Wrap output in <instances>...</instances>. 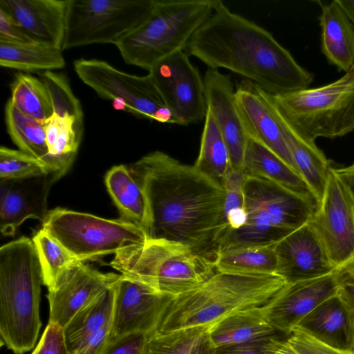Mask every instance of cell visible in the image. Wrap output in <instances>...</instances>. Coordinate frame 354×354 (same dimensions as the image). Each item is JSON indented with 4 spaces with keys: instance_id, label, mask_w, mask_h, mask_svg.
Returning a JSON list of instances; mask_svg holds the SVG:
<instances>
[{
    "instance_id": "4dcf8cb0",
    "label": "cell",
    "mask_w": 354,
    "mask_h": 354,
    "mask_svg": "<svg viewBox=\"0 0 354 354\" xmlns=\"http://www.w3.org/2000/svg\"><path fill=\"white\" fill-rule=\"evenodd\" d=\"M66 62L61 49L37 42L0 40V66L25 72L61 69Z\"/></svg>"
},
{
    "instance_id": "816d5d0a",
    "label": "cell",
    "mask_w": 354,
    "mask_h": 354,
    "mask_svg": "<svg viewBox=\"0 0 354 354\" xmlns=\"http://www.w3.org/2000/svg\"><path fill=\"white\" fill-rule=\"evenodd\" d=\"M340 270L354 276V258Z\"/></svg>"
},
{
    "instance_id": "44dd1931",
    "label": "cell",
    "mask_w": 354,
    "mask_h": 354,
    "mask_svg": "<svg viewBox=\"0 0 354 354\" xmlns=\"http://www.w3.org/2000/svg\"><path fill=\"white\" fill-rule=\"evenodd\" d=\"M322 52L339 71L354 67V25L337 0L321 5Z\"/></svg>"
},
{
    "instance_id": "ee69618b",
    "label": "cell",
    "mask_w": 354,
    "mask_h": 354,
    "mask_svg": "<svg viewBox=\"0 0 354 354\" xmlns=\"http://www.w3.org/2000/svg\"><path fill=\"white\" fill-rule=\"evenodd\" d=\"M283 334L286 333L279 332L254 342L215 347L214 354H263L271 341Z\"/></svg>"
},
{
    "instance_id": "603a6c76",
    "label": "cell",
    "mask_w": 354,
    "mask_h": 354,
    "mask_svg": "<svg viewBox=\"0 0 354 354\" xmlns=\"http://www.w3.org/2000/svg\"><path fill=\"white\" fill-rule=\"evenodd\" d=\"M22 183V180H0V230L4 236H14L28 218L42 222L48 212L47 189L37 193Z\"/></svg>"
},
{
    "instance_id": "9c48e42d",
    "label": "cell",
    "mask_w": 354,
    "mask_h": 354,
    "mask_svg": "<svg viewBox=\"0 0 354 354\" xmlns=\"http://www.w3.org/2000/svg\"><path fill=\"white\" fill-rule=\"evenodd\" d=\"M41 228L82 262L115 255L149 239L144 229L122 218L107 219L59 207L47 212Z\"/></svg>"
},
{
    "instance_id": "7a4b0ae2",
    "label": "cell",
    "mask_w": 354,
    "mask_h": 354,
    "mask_svg": "<svg viewBox=\"0 0 354 354\" xmlns=\"http://www.w3.org/2000/svg\"><path fill=\"white\" fill-rule=\"evenodd\" d=\"M185 50L209 68L229 70L272 95L307 88L314 79L270 32L221 0Z\"/></svg>"
},
{
    "instance_id": "f546056e",
    "label": "cell",
    "mask_w": 354,
    "mask_h": 354,
    "mask_svg": "<svg viewBox=\"0 0 354 354\" xmlns=\"http://www.w3.org/2000/svg\"><path fill=\"white\" fill-rule=\"evenodd\" d=\"M115 283L82 307L64 328L70 354H75L93 335L112 322Z\"/></svg>"
},
{
    "instance_id": "681fc988",
    "label": "cell",
    "mask_w": 354,
    "mask_h": 354,
    "mask_svg": "<svg viewBox=\"0 0 354 354\" xmlns=\"http://www.w3.org/2000/svg\"><path fill=\"white\" fill-rule=\"evenodd\" d=\"M334 168L335 171L349 185L354 194V160L348 166Z\"/></svg>"
},
{
    "instance_id": "cb8c5ba5",
    "label": "cell",
    "mask_w": 354,
    "mask_h": 354,
    "mask_svg": "<svg viewBox=\"0 0 354 354\" xmlns=\"http://www.w3.org/2000/svg\"><path fill=\"white\" fill-rule=\"evenodd\" d=\"M293 329L304 332L332 347L348 351V316L338 294L317 306Z\"/></svg>"
},
{
    "instance_id": "ba28073f",
    "label": "cell",
    "mask_w": 354,
    "mask_h": 354,
    "mask_svg": "<svg viewBox=\"0 0 354 354\" xmlns=\"http://www.w3.org/2000/svg\"><path fill=\"white\" fill-rule=\"evenodd\" d=\"M270 95L281 118L306 140L354 131V67L324 86Z\"/></svg>"
},
{
    "instance_id": "277c9868",
    "label": "cell",
    "mask_w": 354,
    "mask_h": 354,
    "mask_svg": "<svg viewBox=\"0 0 354 354\" xmlns=\"http://www.w3.org/2000/svg\"><path fill=\"white\" fill-rule=\"evenodd\" d=\"M42 270L32 239L0 248V342L15 354L32 350L39 337Z\"/></svg>"
},
{
    "instance_id": "4316f807",
    "label": "cell",
    "mask_w": 354,
    "mask_h": 354,
    "mask_svg": "<svg viewBox=\"0 0 354 354\" xmlns=\"http://www.w3.org/2000/svg\"><path fill=\"white\" fill-rule=\"evenodd\" d=\"M278 333L268 322L263 306L235 312L209 330L215 347L254 342Z\"/></svg>"
},
{
    "instance_id": "f6af8a7d",
    "label": "cell",
    "mask_w": 354,
    "mask_h": 354,
    "mask_svg": "<svg viewBox=\"0 0 354 354\" xmlns=\"http://www.w3.org/2000/svg\"><path fill=\"white\" fill-rule=\"evenodd\" d=\"M0 40L34 42L15 19L2 9H0Z\"/></svg>"
},
{
    "instance_id": "1f68e13d",
    "label": "cell",
    "mask_w": 354,
    "mask_h": 354,
    "mask_svg": "<svg viewBox=\"0 0 354 354\" xmlns=\"http://www.w3.org/2000/svg\"><path fill=\"white\" fill-rule=\"evenodd\" d=\"M45 123L46 142L55 160L60 177L66 174L77 153L83 133V124L73 116L53 115Z\"/></svg>"
},
{
    "instance_id": "7402d4cb",
    "label": "cell",
    "mask_w": 354,
    "mask_h": 354,
    "mask_svg": "<svg viewBox=\"0 0 354 354\" xmlns=\"http://www.w3.org/2000/svg\"><path fill=\"white\" fill-rule=\"evenodd\" d=\"M243 169L245 175L265 178L319 205L304 180L271 150L249 138Z\"/></svg>"
},
{
    "instance_id": "74e56055",
    "label": "cell",
    "mask_w": 354,
    "mask_h": 354,
    "mask_svg": "<svg viewBox=\"0 0 354 354\" xmlns=\"http://www.w3.org/2000/svg\"><path fill=\"white\" fill-rule=\"evenodd\" d=\"M211 326H194L167 334L153 333L148 339L145 354H187Z\"/></svg>"
},
{
    "instance_id": "d4e9b609",
    "label": "cell",
    "mask_w": 354,
    "mask_h": 354,
    "mask_svg": "<svg viewBox=\"0 0 354 354\" xmlns=\"http://www.w3.org/2000/svg\"><path fill=\"white\" fill-rule=\"evenodd\" d=\"M107 190L122 218L144 229L149 226V213L144 190L129 166L111 167L105 176Z\"/></svg>"
},
{
    "instance_id": "f907efd6",
    "label": "cell",
    "mask_w": 354,
    "mask_h": 354,
    "mask_svg": "<svg viewBox=\"0 0 354 354\" xmlns=\"http://www.w3.org/2000/svg\"><path fill=\"white\" fill-rule=\"evenodd\" d=\"M354 25V0H337Z\"/></svg>"
},
{
    "instance_id": "ac0fdd59",
    "label": "cell",
    "mask_w": 354,
    "mask_h": 354,
    "mask_svg": "<svg viewBox=\"0 0 354 354\" xmlns=\"http://www.w3.org/2000/svg\"><path fill=\"white\" fill-rule=\"evenodd\" d=\"M274 250L275 274L286 283L323 277L339 270L308 222L277 242Z\"/></svg>"
},
{
    "instance_id": "8d00e7d4",
    "label": "cell",
    "mask_w": 354,
    "mask_h": 354,
    "mask_svg": "<svg viewBox=\"0 0 354 354\" xmlns=\"http://www.w3.org/2000/svg\"><path fill=\"white\" fill-rule=\"evenodd\" d=\"M49 174L47 167L34 157L20 150L1 147L0 180H19Z\"/></svg>"
},
{
    "instance_id": "f35d334b",
    "label": "cell",
    "mask_w": 354,
    "mask_h": 354,
    "mask_svg": "<svg viewBox=\"0 0 354 354\" xmlns=\"http://www.w3.org/2000/svg\"><path fill=\"white\" fill-rule=\"evenodd\" d=\"M51 97L54 113L73 116L83 124V111L79 100L73 94L66 78L51 71L39 73Z\"/></svg>"
},
{
    "instance_id": "5b68a950",
    "label": "cell",
    "mask_w": 354,
    "mask_h": 354,
    "mask_svg": "<svg viewBox=\"0 0 354 354\" xmlns=\"http://www.w3.org/2000/svg\"><path fill=\"white\" fill-rule=\"evenodd\" d=\"M214 4V0H155L148 17L115 46L127 64L149 71L165 57L185 50Z\"/></svg>"
},
{
    "instance_id": "7c38bea8",
    "label": "cell",
    "mask_w": 354,
    "mask_h": 354,
    "mask_svg": "<svg viewBox=\"0 0 354 354\" xmlns=\"http://www.w3.org/2000/svg\"><path fill=\"white\" fill-rule=\"evenodd\" d=\"M308 223L337 269L354 258V194L333 167L322 198Z\"/></svg>"
},
{
    "instance_id": "c3c4849f",
    "label": "cell",
    "mask_w": 354,
    "mask_h": 354,
    "mask_svg": "<svg viewBox=\"0 0 354 354\" xmlns=\"http://www.w3.org/2000/svg\"><path fill=\"white\" fill-rule=\"evenodd\" d=\"M209 330L198 338L187 354H214L215 346L210 339Z\"/></svg>"
},
{
    "instance_id": "7dc6e473",
    "label": "cell",
    "mask_w": 354,
    "mask_h": 354,
    "mask_svg": "<svg viewBox=\"0 0 354 354\" xmlns=\"http://www.w3.org/2000/svg\"><path fill=\"white\" fill-rule=\"evenodd\" d=\"M290 335L283 334L274 338L263 354H298L288 342Z\"/></svg>"
},
{
    "instance_id": "e0dca14e",
    "label": "cell",
    "mask_w": 354,
    "mask_h": 354,
    "mask_svg": "<svg viewBox=\"0 0 354 354\" xmlns=\"http://www.w3.org/2000/svg\"><path fill=\"white\" fill-rule=\"evenodd\" d=\"M339 270L317 278L286 283L263 306L266 317L277 331L290 334L310 312L338 292Z\"/></svg>"
},
{
    "instance_id": "9a60e30c",
    "label": "cell",
    "mask_w": 354,
    "mask_h": 354,
    "mask_svg": "<svg viewBox=\"0 0 354 354\" xmlns=\"http://www.w3.org/2000/svg\"><path fill=\"white\" fill-rule=\"evenodd\" d=\"M120 277L101 272L75 260L48 290V322L64 328L82 307L113 286Z\"/></svg>"
},
{
    "instance_id": "d6986e66",
    "label": "cell",
    "mask_w": 354,
    "mask_h": 354,
    "mask_svg": "<svg viewBox=\"0 0 354 354\" xmlns=\"http://www.w3.org/2000/svg\"><path fill=\"white\" fill-rule=\"evenodd\" d=\"M203 81L207 109L212 113L225 140L232 169H243L249 138L236 106L233 82L228 75L209 68Z\"/></svg>"
},
{
    "instance_id": "bcb514c9",
    "label": "cell",
    "mask_w": 354,
    "mask_h": 354,
    "mask_svg": "<svg viewBox=\"0 0 354 354\" xmlns=\"http://www.w3.org/2000/svg\"><path fill=\"white\" fill-rule=\"evenodd\" d=\"M111 323L93 335L75 354H102L111 339Z\"/></svg>"
},
{
    "instance_id": "3957f363",
    "label": "cell",
    "mask_w": 354,
    "mask_h": 354,
    "mask_svg": "<svg viewBox=\"0 0 354 354\" xmlns=\"http://www.w3.org/2000/svg\"><path fill=\"white\" fill-rule=\"evenodd\" d=\"M286 285L277 274L216 271L196 289L174 297L154 333L212 325L235 312L266 305Z\"/></svg>"
},
{
    "instance_id": "836d02e7",
    "label": "cell",
    "mask_w": 354,
    "mask_h": 354,
    "mask_svg": "<svg viewBox=\"0 0 354 354\" xmlns=\"http://www.w3.org/2000/svg\"><path fill=\"white\" fill-rule=\"evenodd\" d=\"M10 99L21 112L41 122H44L54 113L46 86L31 75L19 73L15 75Z\"/></svg>"
},
{
    "instance_id": "ab89813d",
    "label": "cell",
    "mask_w": 354,
    "mask_h": 354,
    "mask_svg": "<svg viewBox=\"0 0 354 354\" xmlns=\"http://www.w3.org/2000/svg\"><path fill=\"white\" fill-rule=\"evenodd\" d=\"M288 342L298 354H352L332 347L297 329L292 330Z\"/></svg>"
},
{
    "instance_id": "6da1fadb",
    "label": "cell",
    "mask_w": 354,
    "mask_h": 354,
    "mask_svg": "<svg viewBox=\"0 0 354 354\" xmlns=\"http://www.w3.org/2000/svg\"><path fill=\"white\" fill-rule=\"evenodd\" d=\"M129 167L147 198L149 238L183 243L213 260L223 230V185L160 151Z\"/></svg>"
},
{
    "instance_id": "8992f818",
    "label": "cell",
    "mask_w": 354,
    "mask_h": 354,
    "mask_svg": "<svg viewBox=\"0 0 354 354\" xmlns=\"http://www.w3.org/2000/svg\"><path fill=\"white\" fill-rule=\"evenodd\" d=\"M110 266L123 276L174 297L196 289L216 271L212 259L186 245L149 238L142 245L115 254Z\"/></svg>"
},
{
    "instance_id": "5bb4252c",
    "label": "cell",
    "mask_w": 354,
    "mask_h": 354,
    "mask_svg": "<svg viewBox=\"0 0 354 354\" xmlns=\"http://www.w3.org/2000/svg\"><path fill=\"white\" fill-rule=\"evenodd\" d=\"M174 297L120 274L115 285L111 339L133 333L153 334Z\"/></svg>"
},
{
    "instance_id": "2e32d148",
    "label": "cell",
    "mask_w": 354,
    "mask_h": 354,
    "mask_svg": "<svg viewBox=\"0 0 354 354\" xmlns=\"http://www.w3.org/2000/svg\"><path fill=\"white\" fill-rule=\"evenodd\" d=\"M235 101L248 138L266 147L297 172L270 94L243 80L235 88Z\"/></svg>"
},
{
    "instance_id": "e575fe53",
    "label": "cell",
    "mask_w": 354,
    "mask_h": 354,
    "mask_svg": "<svg viewBox=\"0 0 354 354\" xmlns=\"http://www.w3.org/2000/svg\"><path fill=\"white\" fill-rule=\"evenodd\" d=\"M32 240L39 259L44 285L48 290L50 289L61 273L76 259L42 228L36 232Z\"/></svg>"
},
{
    "instance_id": "f1b7e54d",
    "label": "cell",
    "mask_w": 354,
    "mask_h": 354,
    "mask_svg": "<svg viewBox=\"0 0 354 354\" xmlns=\"http://www.w3.org/2000/svg\"><path fill=\"white\" fill-rule=\"evenodd\" d=\"M274 245L219 246L215 251L213 263L216 270L221 272L276 274Z\"/></svg>"
},
{
    "instance_id": "d590c367",
    "label": "cell",
    "mask_w": 354,
    "mask_h": 354,
    "mask_svg": "<svg viewBox=\"0 0 354 354\" xmlns=\"http://www.w3.org/2000/svg\"><path fill=\"white\" fill-rule=\"evenodd\" d=\"M244 181L243 169H231L223 182L225 189L223 230L218 241L224 234L239 229L245 222Z\"/></svg>"
},
{
    "instance_id": "b9f144b4",
    "label": "cell",
    "mask_w": 354,
    "mask_h": 354,
    "mask_svg": "<svg viewBox=\"0 0 354 354\" xmlns=\"http://www.w3.org/2000/svg\"><path fill=\"white\" fill-rule=\"evenodd\" d=\"M338 295L345 306L348 323V351L354 354V276L339 269Z\"/></svg>"
},
{
    "instance_id": "8fae6325",
    "label": "cell",
    "mask_w": 354,
    "mask_h": 354,
    "mask_svg": "<svg viewBox=\"0 0 354 354\" xmlns=\"http://www.w3.org/2000/svg\"><path fill=\"white\" fill-rule=\"evenodd\" d=\"M79 78L102 98L139 118L179 125L150 75L138 76L96 59L73 62Z\"/></svg>"
},
{
    "instance_id": "83f0119b",
    "label": "cell",
    "mask_w": 354,
    "mask_h": 354,
    "mask_svg": "<svg viewBox=\"0 0 354 354\" xmlns=\"http://www.w3.org/2000/svg\"><path fill=\"white\" fill-rule=\"evenodd\" d=\"M5 120L8 133L19 150L42 162L56 179L60 178L58 166L48 151L45 123L21 112L10 99L6 106Z\"/></svg>"
},
{
    "instance_id": "60d3db41",
    "label": "cell",
    "mask_w": 354,
    "mask_h": 354,
    "mask_svg": "<svg viewBox=\"0 0 354 354\" xmlns=\"http://www.w3.org/2000/svg\"><path fill=\"white\" fill-rule=\"evenodd\" d=\"M31 354H70L66 343L64 328L57 324L48 322Z\"/></svg>"
},
{
    "instance_id": "d6a6232c",
    "label": "cell",
    "mask_w": 354,
    "mask_h": 354,
    "mask_svg": "<svg viewBox=\"0 0 354 354\" xmlns=\"http://www.w3.org/2000/svg\"><path fill=\"white\" fill-rule=\"evenodd\" d=\"M194 165L222 185L232 169L227 147L214 118L208 109L204 120L199 153Z\"/></svg>"
},
{
    "instance_id": "30bf717a",
    "label": "cell",
    "mask_w": 354,
    "mask_h": 354,
    "mask_svg": "<svg viewBox=\"0 0 354 354\" xmlns=\"http://www.w3.org/2000/svg\"><path fill=\"white\" fill-rule=\"evenodd\" d=\"M155 0H68L62 50L94 44H113L136 29Z\"/></svg>"
},
{
    "instance_id": "ffe728a7",
    "label": "cell",
    "mask_w": 354,
    "mask_h": 354,
    "mask_svg": "<svg viewBox=\"0 0 354 354\" xmlns=\"http://www.w3.org/2000/svg\"><path fill=\"white\" fill-rule=\"evenodd\" d=\"M68 0H0V9L12 16L34 41L62 50Z\"/></svg>"
},
{
    "instance_id": "484cf974",
    "label": "cell",
    "mask_w": 354,
    "mask_h": 354,
    "mask_svg": "<svg viewBox=\"0 0 354 354\" xmlns=\"http://www.w3.org/2000/svg\"><path fill=\"white\" fill-rule=\"evenodd\" d=\"M274 106L283 129L286 141L296 171L313 191L319 203L326 186L331 167L329 161L324 152L316 145L315 142L306 140L298 135L281 118L274 104Z\"/></svg>"
},
{
    "instance_id": "52a82bcc",
    "label": "cell",
    "mask_w": 354,
    "mask_h": 354,
    "mask_svg": "<svg viewBox=\"0 0 354 354\" xmlns=\"http://www.w3.org/2000/svg\"><path fill=\"white\" fill-rule=\"evenodd\" d=\"M244 197L245 223L224 234L217 248L276 244L307 223L318 207L273 182L250 175H245Z\"/></svg>"
},
{
    "instance_id": "4fadbf2b",
    "label": "cell",
    "mask_w": 354,
    "mask_h": 354,
    "mask_svg": "<svg viewBox=\"0 0 354 354\" xmlns=\"http://www.w3.org/2000/svg\"><path fill=\"white\" fill-rule=\"evenodd\" d=\"M149 74L179 125L188 126L205 120L204 81L187 53L180 50L165 57Z\"/></svg>"
},
{
    "instance_id": "7bdbcfd3",
    "label": "cell",
    "mask_w": 354,
    "mask_h": 354,
    "mask_svg": "<svg viewBox=\"0 0 354 354\" xmlns=\"http://www.w3.org/2000/svg\"><path fill=\"white\" fill-rule=\"evenodd\" d=\"M151 335L133 333L111 339L102 354H145Z\"/></svg>"
}]
</instances>
